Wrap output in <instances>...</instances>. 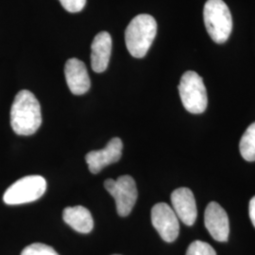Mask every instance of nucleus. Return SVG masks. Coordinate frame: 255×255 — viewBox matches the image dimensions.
<instances>
[{
	"mask_svg": "<svg viewBox=\"0 0 255 255\" xmlns=\"http://www.w3.org/2000/svg\"><path fill=\"white\" fill-rule=\"evenodd\" d=\"M104 187L114 197L119 216H128L138 197L134 179L128 175L120 176L118 180L107 179L104 182Z\"/></svg>",
	"mask_w": 255,
	"mask_h": 255,
	"instance_id": "423d86ee",
	"label": "nucleus"
},
{
	"mask_svg": "<svg viewBox=\"0 0 255 255\" xmlns=\"http://www.w3.org/2000/svg\"><path fill=\"white\" fill-rule=\"evenodd\" d=\"M63 219L66 224L81 234H89L94 228V219L90 211L81 205L65 208Z\"/></svg>",
	"mask_w": 255,
	"mask_h": 255,
	"instance_id": "ddd939ff",
	"label": "nucleus"
},
{
	"mask_svg": "<svg viewBox=\"0 0 255 255\" xmlns=\"http://www.w3.org/2000/svg\"><path fill=\"white\" fill-rule=\"evenodd\" d=\"M21 255H59L52 247L43 243H33L26 247Z\"/></svg>",
	"mask_w": 255,
	"mask_h": 255,
	"instance_id": "2eb2a0df",
	"label": "nucleus"
},
{
	"mask_svg": "<svg viewBox=\"0 0 255 255\" xmlns=\"http://www.w3.org/2000/svg\"><path fill=\"white\" fill-rule=\"evenodd\" d=\"M42 124L41 106L28 90L18 92L10 109V126L18 135H31Z\"/></svg>",
	"mask_w": 255,
	"mask_h": 255,
	"instance_id": "f257e3e1",
	"label": "nucleus"
},
{
	"mask_svg": "<svg viewBox=\"0 0 255 255\" xmlns=\"http://www.w3.org/2000/svg\"><path fill=\"white\" fill-rule=\"evenodd\" d=\"M172 209L178 219L187 225L192 226L197 219L198 210L193 192L186 187L174 190L171 194Z\"/></svg>",
	"mask_w": 255,
	"mask_h": 255,
	"instance_id": "9d476101",
	"label": "nucleus"
},
{
	"mask_svg": "<svg viewBox=\"0 0 255 255\" xmlns=\"http://www.w3.org/2000/svg\"><path fill=\"white\" fill-rule=\"evenodd\" d=\"M60 2L64 9L72 13L81 11L86 4V0H60Z\"/></svg>",
	"mask_w": 255,
	"mask_h": 255,
	"instance_id": "f3484780",
	"label": "nucleus"
},
{
	"mask_svg": "<svg viewBox=\"0 0 255 255\" xmlns=\"http://www.w3.org/2000/svg\"><path fill=\"white\" fill-rule=\"evenodd\" d=\"M207 32L217 44L228 40L233 29V18L226 3L222 0H208L203 9Z\"/></svg>",
	"mask_w": 255,
	"mask_h": 255,
	"instance_id": "7ed1b4c3",
	"label": "nucleus"
},
{
	"mask_svg": "<svg viewBox=\"0 0 255 255\" xmlns=\"http://www.w3.org/2000/svg\"><path fill=\"white\" fill-rule=\"evenodd\" d=\"M46 190L45 178L30 175L20 179L6 190L3 201L8 205L24 204L40 199Z\"/></svg>",
	"mask_w": 255,
	"mask_h": 255,
	"instance_id": "39448f33",
	"label": "nucleus"
},
{
	"mask_svg": "<svg viewBox=\"0 0 255 255\" xmlns=\"http://www.w3.org/2000/svg\"><path fill=\"white\" fill-rule=\"evenodd\" d=\"M151 222L160 237L167 243L177 239L180 233V223L172 207L160 202L155 204L151 210Z\"/></svg>",
	"mask_w": 255,
	"mask_h": 255,
	"instance_id": "0eeeda50",
	"label": "nucleus"
},
{
	"mask_svg": "<svg viewBox=\"0 0 255 255\" xmlns=\"http://www.w3.org/2000/svg\"><path fill=\"white\" fill-rule=\"evenodd\" d=\"M249 214H250V218L253 222V225L255 228V196L250 201V205H249Z\"/></svg>",
	"mask_w": 255,
	"mask_h": 255,
	"instance_id": "a211bd4d",
	"label": "nucleus"
},
{
	"mask_svg": "<svg viewBox=\"0 0 255 255\" xmlns=\"http://www.w3.org/2000/svg\"><path fill=\"white\" fill-rule=\"evenodd\" d=\"M186 255H217L214 248L208 243L200 240L194 241L188 247Z\"/></svg>",
	"mask_w": 255,
	"mask_h": 255,
	"instance_id": "dca6fc26",
	"label": "nucleus"
},
{
	"mask_svg": "<svg viewBox=\"0 0 255 255\" xmlns=\"http://www.w3.org/2000/svg\"><path fill=\"white\" fill-rule=\"evenodd\" d=\"M157 34V23L149 14H138L128 25L125 42L129 54L141 59L146 56Z\"/></svg>",
	"mask_w": 255,
	"mask_h": 255,
	"instance_id": "f03ea898",
	"label": "nucleus"
},
{
	"mask_svg": "<svg viewBox=\"0 0 255 255\" xmlns=\"http://www.w3.org/2000/svg\"><path fill=\"white\" fill-rule=\"evenodd\" d=\"M64 75L69 90L74 95H83L90 89V78L82 61L76 58L69 59L64 66Z\"/></svg>",
	"mask_w": 255,
	"mask_h": 255,
	"instance_id": "9b49d317",
	"label": "nucleus"
},
{
	"mask_svg": "<svg viewBox=\"0 0 255 255\" xmlns=\"http://www.w3.org/2000/svg\"><path fill=\"white\" fill-rule=\"evenodd\" d=\"M123 143L119 137L113 138L107 146L100 150H92L85 156V161L93 174H98L106 166L119 162L122 156Z\"/></svg>",
	"mask_w": 255,
	"mask_h": 255,
	"instance_id": "6e6552de",
	"label": "nucleus"
},
{
	"mask_svg": "<svg viewBox=\"0 0 255 255\" xmlns=\"http://www.w3.org/2000/svg\"><path fill=\"white\" fill-rule=\"evenodd\" d=\"M112 37L107 31H101L94 38L91 46L92 69L97 73L104 72L110 62Z\"/></svg>",
	"mask_w": 255,
	"mask_h": 255,
	"instance_id": "f8f14e48",
	"label": "nucleus"
},
{
	"mask_svg": "<svg viewBox=\"0 0 255 255\" xmlns=\"http://www.w3.org/2000/svg\"><path fill=\"white\" fill-rule=\"evenodd\" d=\"M179 93L183 107L189 113L198 115L207 108V91L199 74L194 71L183 74L179 84Z\"/></svg>",
	"mask_w": 255,
	"mask_h": 255,
	"instance_id": "20e7f679",
	"label": "nucleus"
},
{
	"mask_svg": "<svg viewBox=\"0 0 255 255\" xmlns=\"http://www.w3.org/2000/svg\"></svg>",
	"mask_w": 255,
	"mask_h": 255,
	"instance_id": "6ab92c4d",
	"label": "nucleus"
},
{
	"mask_svg": "<svg viewBox=\"0 0 255 255\" xmlns=\"http://www.w3.org/2000/svg\"><path fill=\"white\" fill-rule=\"evenodd\" d=\"M205 227L212 237L219 242L228 241L230 223L226 211L219 203L210 202L204 214Z\"/></svg>",
	"mask_w": 255,
	"mask_h": 255,
	"instance_id": "1a4fd4ad",
	"label": "nucleus"
},
{
	"mask_svg": "<svg viewBox=\"0 0 255 255\" xmlns=\"http://www.w3.org/2000/svg\"><path fill=\"white\" fill-rule=\"evenodd\" d=\"M239 150L248 162L255 161V122L249 126L239 143Z\"/></svg>",
	"mask_w": 255,
	"mask_h": 255,
	"instance_id": "4468645a",
	"label": "nucleus"
}]
</instances>
